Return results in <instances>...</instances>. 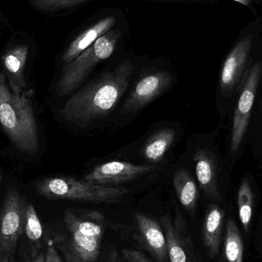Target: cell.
I'll return each mask as SVG.
<instances>
[{
    "mask_svg": "<svg viewBox=\"0 0 262 262\" xmlns=\"http://www.w3.org/2000/svg\"><path fill=\"white\" fill-rule=\"evenodd\" d=\"M224 256L226 262H243L244 245L238 226L229 219L226 224L224 238Z\"/></svg>",
    "mask_w": 262,
    "mask_h": 262,
    "instance_id": "cell-19",
    "label": "cell"
},
{
    "mask_svg": "<svg viewBox=\"0 0 262 262\" xmlns=\"http://www.w3.org/2000/svg\"><path fill=\"white\" fill-rule=\"evenodd\" d=\"M37 192L52 200L115 203L130 192L127 188L95 184L72 177H51L38 182Z\"/></svg>",
    "mask_w": 262,
    "mask_h": 262,
    "instance_id": "cell-4",
    "label": "cell"
},
{
    "mask_svg": "<svg viewBox=\"0 0 262 262\" xmlns=\"http://www.w3.org/2000/svg\"><path fill=\"white\" fill-rule=\"evenodd\" d=\"M46 258L45 262H62L60 258L58 250L54 245L53 241L51 238L47 240L46 243Z\"/></svg>",
    "mask_w": 262,
    "mask_h": 262,
    "instance_id": "cell-24",
    "label": "cell"
},
{
    "mask_svg": "<svg viewBox=\"0 0 262 262\" xmlns=\"http://www.w3.org/2000/svg\"><path fill=\"white\" fill-rule=\"evenodd\" d=\"M27 205L17 191H8L0 212V262H15L18 242L25 232Z\"/></svg>",
    "mask_w": 262,
    "mask_h": 262,
    "instance_id": "cell-6",
    "label": "cell"
},
{
    "mask_svg": "<svg viewBox=\"0 0 262 262\" xmlns=\"http://www.w3.org/2000/svg\"><path fill=\"white\" fill-rule=\"evenodd\" d=\"M45 258H46V255H44V253H39L32 262H45Z\"/></svg>",
    "mask_w": 262,
    "mask_h": 262,
    "instance_id": "cell-26",
    "label": "cell"
},
{
    "mask_svg": "<svg viewBox=\"0 0 262 262\" xmlns=\"http://www.w3.org/2000/svg\"><path fill=\"white\" fill-rule=\"evenodd\" d=\"M0 182H1V174H0Z\"/></svg>",
    "mask_w": 262,
    "mask_h": 262,
    "instance_id": "cell-28",
    "label": "cell"
},
{
    "mask_svg": "<svg viewBox=\"0 0 262 262\" xmlns=\"http://www.w3.org/2000/svg\"><path fill=\"white\" fill-rule=\"evenodd\" d=\"M253 192L248 180H244L238 191V215L242 226L246 232L249 231L253 214Z\"/></svg>",
    "mask_w": 262,
    "mask_h": 262,
    "instance_id": "cell-21",
    "label": "cell"
},
{
    "mask_svg": "<svg viewBox=\"0 0 262 262\" xmlns=\"http://www.w3.org/2000/svg\"><path fill=\"white\" fill-rule=\"evenodd\" d=\"M134 73L130 61L106 72L75 93L59 111L66 121L88 124L105 117L116 107L128 88Z\"/></svg>",
    "mask_w": 262,
    "mask_h": 262,
    "instance_id": "cell-1",
    "label": "cell"
},
{
    "mask_svg": "<svg viewBox=\"0 0 262 262\" xmlns=\"http://www.w3.org/2000/svg\"><path fill=\"white\" fill-rule=\"evenodd\" d=\"M234 1L241 3V4L244 5V6H249L253 2V0H234Z\"/></svg>",
    "mask_w": 262,
    "mask_h": 262,
    "instance_id": "cell-27",
    "label": "cell"
},
{
    "mask_svg": "<svg viewBox=\"0 0 262 262\" xmlns=\"http://www.w3.org/2000/svg\"><path fill=\"white\" fill-rule=\"evenodd\" d=\"M121 258L124 262H152L144 254L136 249H123Z\"/></svg>",
    "mask_w": 262,
    "mask_h": 262,
    "instance_id": "cell-23",
    "label": "cell"
},
{
    "mask_svg": "<svg viewBox=\"0 0 262 262\" xmlns=\"http://www.w3.org/2000/svg\"><path fill=\"white\" fill-rule=\"evenodd\" d=\"M157 169L155 166L134 165L127 162L111 161L94 168L84 180L95 184H119L139 178Z\"/></svg>",
    "mask_w": 262,
    "mask_h": 262,
    "instance_id": "cell-11",
    "label": "cell"
},
{
    "mask_svg": "<svg viewBox=\"0 0 262 262\" xmlns=\"http://www.w3.org/2000/svg\"><path fill=\"white\" fill-rule=\"evenodd\" d=\"M173 183L179 201L188 212L193 213L199 197L198 188L193 178L186 169H178L174 174Z\"/></svg>",
    "mask_w": 262,
    "mask_h": 262,
    "instance_id": "cell-17",
    "label": "cell"
},
{
    "mask_svg": "<svg viewBox=\"0 0 262 262\" xmlns=\"http://www.w3.org/2000/svg\"><path fill=\"white\" fill-rule=\"evenodd\" d=\"M117 19L115 16H108L100 20L98 23L86 29L82 33L72 41L63 55L62 60L64 64H69L75 60L80 54L90 47L98 38L112 30Z\"/></svg>",
    "mask_w": 262,
    "mask_h": 262,
    "instance_id": "cell-16",
    "label": "cell"
},
{
    "mask_svg": "<svg viewBox=\"0 0 262 262\" xmlns=\"http://www.w3.org/2000/svg\"><path fill=\"white\" fill-rule=\"evenodd\" d=\"M106 262H124V261H123L121 257H120L119 253H118L117 249H114L111 251Z\"/></svg>",
    "mask_w": 262,
    "mask_h": 262,
    "instance_id": "cell-25",
    "label": "cell"
},
{
    "mask_svg": "<svg viewBox=\"0 0 262 262\" xmlns=\"http://www.w3.org/2000/svg\"><path fill=\"white\" fill-rule=\"evenodd\" d=\"M15 262H16V261H15Z\"/></svg>",
    "mask_w": 262,
    "mask_h": 262,
    "instance_id": "cell-29",
    "label": "cell"
},
{
    "mask_svg": "<svg viewBox=\"0 0 262 262\" xmlns=\"http://www.w3.org/2000/svg\"><path fill=\"white\" fill-rule=\"evenodd\" d=\"M225 212L220 206L212 204L206 211L203 227V239L210 258H216L223 239Z\"/></svg>",
    "mask_w": 262,
    "mask_h": 262,
    "instance_id": "cell-15",
    "label": "cell"
},
{
    "mask_svg": "<svg viewBox=\"0 0 262 262\" xmlns=\"http://www.w3.org/2000/svg\"><path fill=\"white\" fill-rule=\"evenodd\" d=\"M193 160L197 180L206 198L220 201L222 196L217 183L216 165L213 156L207 149H198Z\"/></svg>",
    "mask_w": 262,
    "mask_h": 262,
    "instance_id": "cell-14",
    "label": "cell"
},
{
    "mask_svg": "<svg viewBox=\"0 0 262 262\" xmlns=\"http://www.w3.org/2000/svg\"><path fill=\"white\" fill-rule=\"evenodd\" d=\"M134 219L142 246L157 262H168L167 242L162 226L144 214L136 213Z\"/></svg>",
    "mask_w": 262,
    "mask_h": 262,
    "instance_id": "cell-12",
    "label": "cell"
},
{
    "mask_svg": "<svg viewBox=\"0 0 262 262\" xmlns=\"http://www.w3.org/2000/svg\"><path fill=\"white\" fill-rule=\"evenodd\" d=\"M253 46L252 34L242 38L226 57L222 68L220 86L223 95H229L237 87L246 71Z\"/></svg>",
    "mask_w": 262,
    "mask_h": 262,
    "instance_id": "cell-9",
    "label": "cell"
},
{
    "mask_svg": "<svg viewBox=\"0 0 262 262\" xmlns=\"http://www.w3.org/2000/svg\"><path fill=\"white\" fill-rule=\"evenodd\" d=\"M172 84V77L167 72H157L146 75L138 81L134 90L123 103V114L134 113L164 93Z\"/></svg>",
    "mask_w": 262,
    "mask_h": 262,
    "instance_id": "cell-10",
    "label": "cell"
},
{
    "mask_svg": "<svg viewBox=\"0 0 262 262\" xmlns=\"http://www.w3.org/2000/svg\"><path fill=\"white\" fill-rule=\"evenodd\" d=\"M86 0H32V5L38 10L54 12L73 7Z\"/></svg>",
    "mask_w": 262,
    "mask_h": 262,
    "instance_id": "cell-22",
    "label": "cell"
},
{
    "mask_svg": "<svg viewBox=\"0 0 262 262\" xmlns=\"http://www.w3.org/2000/svg\"><path fill=\"white\" fill-rule=\"evenodd\" d=\"M120 35L119 29L108 31L75 60L66 64L57 84V94L66 96L78 88L95 66L114 53Z\"/></svg>",
    "mask_w": 262,
    "mask_h": 262,
    "instance_id": "cell-5",
    "label": "cell"
},
{
    "mask_svg": "<svg viewBox=\"0 0 262 262\" xmlns=\"http://www.w3.org/2000/svg\"><path fill=\"white\" fill-rule=\"evenodd\" d=\"M25 233L30 244L29 246H30L31 255L33 259H35L39 254L44 232H43L42 225L38 218L36 210L33 205L31 203H28L27 208H26Z\"/></svg>",
    "mask_w": 262,
    "mask_h": 262,
    "instance_id": "cell-20",
    "label": "cell"
},
{
    "mask_svg": "<svg viewBox=\"0 0 262 262\" xmlns=\"http://www.w3.org/2000/svg\"><path fill=\"white\" fill-rule=\"evenodd\" d=\"M33 91L15 95L0 72V124L15 147L33 154L38 149V132L32 97Z\"/></svg>",
    "mask_w": 262,
    "mask_h": 262,
    "instance_id": "cell-3",
    "label": "cell"
},
{
    "mask_svg": "<svg viewBox=\"0 0 262 262\" xmlns=\"http://www.w3.org/2000/svg\"><path fill=\"white\" fill-rule=\"evenodd\" d=\"M261 75L262 61L255 63L246 75L232 121L230 142L232 154L238 150L247 132Z\"/></svg>",
    "mask_w": 262,
    "mask_h": 262,
    "instance_id": "cell-7",
    "label": "cell"
},
{
    "mask_svg": "<svg viewBox=\"0 0 262 262\" xmlns=\"http://www.w3.org/2000/svg\"><path fill=\"white\" fill-rule=\"evenodd\" d=\"M107 228L104 214L96 210H66L61 229L51 239L66 262H97Z\"/></svg>",
    "mask_w": 262,
    "mask_h": 262,
    "instance_id": "cell-2",
    "label": "cell"
},
{
    "mask_svg": "<svg viewBox=\"0 0 262 262\" xmlns=\"http://www.w3.org/2000/svg\"><path fill=\"white\" fill-rule=\"evenodd\" d=\"M175 137V130L170 128L162 129L155 133L143 146V157L148 161H160L170 147Z\"/></svg>",
    "mask_w": 262,
    "mask_h": 262,
    "instance_id": "cell-18",
    "label": "cell"
},
{
    "mask_svg": "<svg viewBox=\"0 0 262 262\" xmlns=\"http://www.w3.org/2000/svg\"><path fill=\"white\" fill-rule=\"evenodd\" d=\"M29 54V47L19 45L8 50L2 57L5 76L12 92L21 95L26 91L25 66Z\"/></svg>",
    "mask_w": 262,
    "mask_h": 262,
    "instance_id": "cell-13",
    "label": "cell"
},
{
    "mask_svg": "<svg viewBox=\"0 0 262 262\" xmlns=\"http://www.w3.org/2000/svg\"><path fill=\"white\" fill-rule=\"evenodd\" d=\"M160 223L167 242L169 262H201L180 212L174 217L164 215Z\"/></svg>",
    "mask_w": 262,
    "mask_h": 262,
    "instance_id": "cell-8",
    "label": "cell"
}]
</instances>
